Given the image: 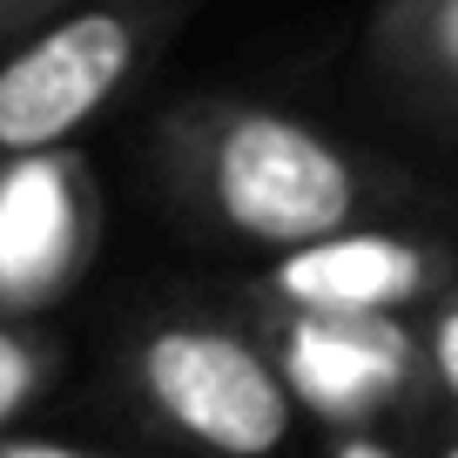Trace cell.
I'll list each match as a JSON object with an SVG mask.
<instances>
[{
    "instance_id": "1",
    "label": "cell",
    "mask_w": 458,
    "mask_h": 458,
    "mask_svg": "<svg viewBox=\"0 0 458 458\" xmlns=\"http://www.w3.org/2000/svg\"><path fill=\"white\" fill-rule=\"evenodd\" d=\"M175 202L236 250L284 257L330 229L371 223L391 202V175L344 135L270 101L202 95L169 114L162 135Z\"/></svg>"
},
{
    "instance_id": "2",
    "label": "cell",
    "mask_w": 458,
    "mask_h": 458,
    "mask_svg": "<svg viewBox=\"0 0 458 458\" xmlns=\"http://www.w3.org/2000/svg\"><path fill=\"white\" fill-rule=\"evenodd\" d=\"M129 377L148 418L202 458H284L303 418L250 317H162L135 337Z\"/></svg>"
},
{
    "instance_id": "3",
    "label": "cell",
    "mask_w": 458,
    "mask_h": 458,
    "mask_svg": "<svg viewBox=\"0 0 458 458\" xmlns=\"http://www.w3.org/2000/svg\"><path fill=\"white\" fill-rule=\"evenodd\" d=\"M250 330L270 344L297 411L324 431H398L445 411L431 385L418 317H351L297 303H243Z\"/></svg>"
},
{
    "instance_id": "4",
    "label": "cell",
    "mask_w": 458,
    "mask_h": 458,
    "mask_svg": "<svg viewBox=\"0 0 458 458\" xmlns=\"http://www.w3.org/2000/svg\"><path fill=\"white\" fill-rule=\"evenodd\" d=\"M148 47V14L135 0H95L47 21L0 61V156L68 148L122 95Z\"/></svg>"
},
{
    "instance_id": "5",
    "label": "cell",
    "mask_w": 458,
    "mask_h": 458,
    "mask_svg": "<svg viewBox=\"0 0 458 458\" xmlns=\"http://www.w3.org/2000/svg\"><path fill=\"white\" fill-rule=\"evenodd\" d=\"M458 284V243L438 229H398L385 216L330 229L263 263L243 303H297V310L351 317H418Z\"/></svg>"
},
{
    "instance_id": "6",
    "label": "cell",
    "mask_w": 458,
    "mask_h": 458,
    "mask_svg": "<svg viewBox=\"0 0 458 458\" xmlns=\"http://www.w3.org/2000/svg\"><path fill=\"white\" fill-rule=\"evenodd\" d=\"M88 257V175L68 148L0 156V303L47 310Z\"/></svg>"
},
{
    "instance_id": "7",
    "label": "cell",
    "mask_w": 458,
    "mask_h": 458,
    "mask_svg": "<svg viewBox=\"0 0 458 458\" xmlns=\"http://www.w3.org/2000/svg\"><path fill=\"white\" fill-rule=\"evenodd\" d=\"M358 68L404 122L458 135V0H377Z\"/></svg>"
},
{
    "instance_id": "8",
    "label": "cell",
    "mask_w": 458,
    "mask_h": 458,
    "mask_svg": "<svg viewBox=\"0 0 458 458\" xmlns=\"http://www.w3.org/2000/svg\"><path fill=\"white\" fill-rule=\"evenodd\" d=\"M324 458H458V411H431L398 431H324Z\"/></svg>"
},
{
    "instance_id": "9",
    "label": "cell",
    "mask_w": 458,
    "mask_h": 458,
    "mask_svg": "<svg viewBox=\"0 0 458 458\" xmlns=\"http://www.w3.org/2000/svg\"><path fill=\"white\" fill-rule=\"evenodd\" d=\"M418 330H425V358H431L438 404H445V411H458V284L445 290L438 303L418 310Z\"/></svg>"
},
{
    "instance_id": "10",
    "label": "cell",
    "mask_w": 458,
    "mask_h": 458,
    "mask_svg": "<svg viewBox=\"0 0 458 458\" xmlns=\"http://www.w3.org/2000/svg\"><path fill=\"white\" fill-rule=\"evenodd\" d=\"M34 391H41V351H34L21 330L0 324V425H7Z\"/></svg>"
},
{
    "instance_id": "11",
    "label": "cell",
    "mask_w": 458,
    "mask_h": 458,
    "mask_svg": "<svg viewBox=\"0 0 458 458\" xmlns=\"http://www.w3.org/2000/svg\"><path fill=\"white\" fill-rule=\"evenodd\" d=\"M0 458H108V452H81V445L55 438H0Z\"/></svg>"
},
{
    "instance_id": "12",
    "label": "cell",
    "mask_w": 458,
    "mask_h": 458,
    "mask_svg": "<svg viewBox=\"0 0 458 458\" xmlns=\"http://www.w3.org/2000/svg\"><path fill=\"white\" fill-rule=\"evenodd\" d=\"M0 7H28V0H0Z\"/></svg>"
}]
</instances>
